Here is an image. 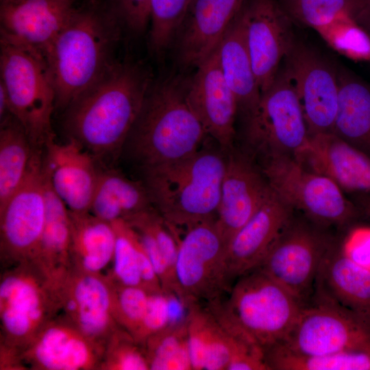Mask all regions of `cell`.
Masks as SVG:
<instances>
[{
    "label": "cell",
    "mask_w": 370,
    "mask_h": 370,
    "mask_svg": "<svg viewBox=\"0 0 370 370\" xmlns=\"http://www.w3.org/2000/svg\"><path fill=\"white\" fill-rule=\"evenodd\" d=\"M153 82L141 63L117 60L66 109L64 128L97 160L121 151Z\"/></svg>",
    "instance_id": "1"
},
{
    "label": "cell",
    "mask_w": 370,
    "mask_h": 370,
    "mask_svg": "<svg viewBox=\"0 0 370 370\" xmlns=\"http://www.w3.org/2000/svg\"><path fill=\"white\" fill-rule=\"evenodd\" d=\"M121 21L106 2L75 7L45 52L56 91V108L65 110L116 60Z\"/></svg>",
    "instance_id": "2"
},
{
    "label": "cell",
    "mask_w": 370,
    "mask_h": 370,
    "mask_svg": "<svg viewBox=\"0 0 370 370\" xmlns=\"http://www.w3.org/2000/svg\"><path fill=\"white\" fill-rule=\"evenodd\" d=\"M188 80L152 82L121 154L142 172L184 159L209 138L186 97Z\"/></svg>",
    "instance_id": "3"
},
{
    "label": "cell",
    "mask_w": 370,
    "mask_h": 370,
    "mask_svg": "<svg viewBox=\"0 0 370 370\" xmlns=\"http://www.w3.org/2000/svg\"><path fill=\"white\" fill-rule=\"evenodd\" d=\"M208 139L184 159L140 172L153 207L177 230L216 219L226 153Z\"/></svg>",
    "instance_id": "4"
},
{
    "label": "cell",
    "mask_w": 370,
    "mask_h": 370,
    "mask_svg": "<svg viewBox=\"0 0 370 370\" xmlns=\"http://www.w3.org/2000/svg\"><path fill=\"white\" fill-rule=\"evenodd\" d=\"M306 304L256 269L235 281L227 298L206 306L229 331L265 352L285 340Z\"/></svg>",
    "instance_id": "5"
},
{
    "label": "cell",
    "mask_w": 370,
    "mask_h": 370,
    "mask_svg": "<svg viewBox=\"0 0 370 370\" xmlns=\"http://www.w3.org/2000/svg\"><path fill=\"white\" fill-rule=\"evenodd\" d=\"M1 81L11 114L32 146L42 150L54 134L51 118L56 91L44 52L1 31Z\"/></svg>",
    "instance_id": "6"
},
{
    "label": "cell",
    "mask_w": 370,
    "mask_h": 370,
    "mask_svg": "<svg viewBox=\"0 0 370 370\" xmlns=\"http://www.w3.org/2000/svg\"><path fill=\"white\" fill-rule=\"evenodd\" d=\"M59 312L53 281L35 262L2 269L0 346L21 353Z\"/></svg>",
    "instance_id": "7"
},
{
    "label": "cell",
    "mask_w": 370,
    "mask_h": 370,
    "mask_svg": "<svg viewBox=\"0 0 370 370\" xmlns=\"http://www.w3.org/2000/svg\"><path fill=\"white\" fill-rule=\"evenodd\" d=\"M247 149L259 161L280 156L295 158L309 139L301 106L285 68L261 93L257 110L243 127Z\"/></svg>",
    "instance_id": "8"
},
{
    "label": "cell",
    "mask_w": 370,
    "mask_h": 370,
    "mask_svg": "<svg viewBox=\"0 0 370 370\" xmlns=\"http://www.w3.org/2000/svg\"><path fill=\"white\" fill-rule=\"evenodd\" d=\"M259 166L273 193L317 225L343 226L355 217L354 207L335 182L295 158L271 157Z\"/></svg>",
    "instance_id": "9"
},
{
    "label": "cell",
    "mask_w": 370,
    "mask_h": 370,
    "mask_svg": "<svg viewBox=\"0 0 370 370\" xmlns=\"http://www.w3.org/2000/svg\"><path fill=\"white\" fill-rule=\"evenodd\" d=\"M227 243L215 219L185 230L179 238L175 266L177 299L185 308L190 304L217 302L229 291L226 267Z\"/></svg>",
    "instance_id": "10"
},
{
    "label": "cell",
    "mask_w": 370,
    "mask_h": 370,
    "mask_svg": "<svg viewBox=\"0 0 370 370\" xmlns=\"http://www.w3.org/2000/svg\"><path fill=\"white\" fill-rule=\"evenodd\" d=\"M280 344L303 355L347 351L370 352V320L334 301L315 293Z\"/></svg>",
    "instance_id": "11"
},
{
    "label": "cell",
    "mask_w": 370,
    "mask_h": 370,
    "mask_svg": "<svg viewBox=\"0 0 370 370\" xmlns=\"http://www.w3.org/2000/svg\"><path fill=\"white\" fill-rule=\"evenodd\" d=\"M334 242L317 225L293 217L257 269L307 304L321 262Z\"/></svg>",
    "instance_id": "12"
},
{
    "label": "cell",
    "mask_w": 370,
    "mask_h": 370,
    "mask_svg": "<svg viewBox=\"0 0 370 370\" xmlns=\"http://www.w3.org/2000/svg\"><path fill=\"white\" fill-rule=\"evenodd\" d=\"M45 216L42 150L36 149L24 182L0 207V254L3 269L32 260L42 236Z\"/></svg>",
    "instance_id": "13"
},
{
    "label": "cell",
    "mask_w": 370,
    "mask_h": 370,
    "mask_svg": "<svg viewBox=\"0 0 370 370\" xmlns=\"http://www.w3.org/2000/svg\"><path fill=\"white\" fill-rule=\"evenodd\" d=\"M59 314L90 340L105 347L120 326L113 312V290L103 273H92L71 267L54 279Z\"/></svg>",
    "instance_id": "14"
},
{
    "label": "cell",
    "mask_w": 370,
    "mask_h": 370,
    "mask_svg": "<svg viewBox=\"0 0 370 370\" xmlns=\"http://www.w3.org/2000/svg\"><path fill=\"white\" fill-rule=\"evenodd\" d=\"M284 59L309 136L332 133L338 105L337 69L296 40Z\"/></svg>",
    "instance_id": "15"
},
{
    "label": "cell",
    "mask_w": 370,
    "mask_h": 370,
    "mask_svg": "<svg viewBox=\"0 0 370 370\" xmlns=\"http://www.w3.org/2000/svg\"><path fill=\"white\" fill-rule=\"evenodd\" d=\"M240 16L253 71L262 93L274 82L295 39L291 18L278 0H247Z\"/></svg>",
    "instance_id": "16"
},
{
    "label": "cell",
    "mask_w": 370,
    "mask_h": 370,
    "mask_svg": "<svg viewBox=\"0 0 370 370\" xmlns=\"http://www.w3.org/2000/svg\"><path fill=\"white\" fill-rule=\"evenodd\" d=\"M270 190L260 166L249 153L235 147L226 152L215 223L227 245Z\"/></svg>",
    "instance_id": "17"
},
{
    "label": "cell",
    "mask_w": 370,
    "mask_h": 370,
    "mask_svg": "<svg viewBox=\"0 0 370 370\" xmlns=\"http://www.w3.org/2000/svg\"><path fill=\"white\" fill-rule=\"evenodd\" d=\"M196 68L188 79V102L208 137L226 153L234 147L238 108L221 71L217 49Z\"/></svg>",
    "instance_id": "18"
},
{
    "label": "cell",
    "mask_w": 370,
    "mask_h": 370,
    "mask_svg": "<svg viewBox=\"0 0 370 370\" xmlns=\"http://www.w3.org/2000/svg\"><path fill=\"white\" fill-rule=\"evenodd\" d=\"M104 348L58 314L21 352L25 369L99 370Z\"/></svg>",
    "instance_id": "19"
},
{
    "label": "cell",
    "mask_w": 370,
    "mask_h": 370,
    "mask_svg": "<svg viewBox=\"0 0 370 370\" xmlns=\"http://www.w3.org/2000/svg\"><path fill=\"white\" fill-rule=\"evenodd\" d=\"M293 209L271 189L254 214L228 243L226 267L230 285L259 267L293 217Z\"/></svg>",
    "instance_id": "20"
},
{
    "label": "cell",
    "mask_w": 370,
    "mask_h": 370,
    "mask_svg": "<svg viewBox=\"0 0 370 370\" xmlns=\"http://www.w3.org/2000/svg\"><path fill=\"white\" fill-rule=\"evenodd\" d=\"M44 149L43 164L53 191L69 211L90 212L101 169L97 160L70 139L58 143L53 137Z\"/></svg>",
    "instance_id": "21"
},
{
    "label": "cell",
    "mask_w": 370,
    "mask_h": 370,
    "mask_svg": "<svg viewBox=\"0 0 370 370\" xmlns=\"http://www.w3.org/2000/svg\"><path fill=\"white\" fill-rule=\"evenodd\" d=\"M247 0H191L175 42L179 64L197 67L217 49Z\"/></svg>",
    "instance_id": "22"
},
{
    "label": "cell",
    "mask_w": 370,
    "mask_h": 370,
    "mask_svg": "<svg viewBox=\"0 0 370 370\" xmlns=\"http://www.w3.org/2000/svg\"><path fill=\"white\" fill-rule=\"evenodd\" d=\"M295 158L343 190L370 193V156L333 133L309 136Z\"/></svg>",
    "instance_id": "23"
},
{
    "label": "cell",
    "mask_w": 370,
    "mask_h": 370,
    "mask_svg": "<svg viewBox=\"0 0 370 370\" xmlns=\"http://www.w3.org/2000/svg\"><path fill=\"white\" fill-rule=\"evenodd\" d=\"M74 4L75 0H0L1 31L45 54Z\"/></svg>",
    "instance_id": "24"
},
{
    "label": "cell",
    "mask_w": 370,
    "mask_h": 370,
    "mask_svg": "<svg viewBox=\"0 0 370 370\" xmlns=\"http://www.w3.org/2000/svg\"><path fill=\"white\" fill-rule=\"evenodd\" d=\"M186 308L193 370H227L239 350L255 345L229 331L206 306L193 304Z\"/></svg>",
    "instance_id": "25"
},
{
    "label": "cell",
    "mask_w": 370,
    "mask_h": 370,
    "mask_svg": "<svg viewBox=\"0 0 370 370\" xmlns=\"http://www.w3.org/2000/svg\"><path fill=\"white\" fill-rule=\"evenodd\" d=\"M314 289L370 320V271L349 258L335 241L321 262Z\"/></svg>",
    "instance_id": "26"
},
{
    "label": "cell",
    "mask_w": 370,
    "mask_h": 370,
    "mask_svg": "<svg viewBox=\"0 0 370 370\" xmlns=\"http://www.w3.org/2000/svg\"><path fill=\"white\" fill-rule=\"evenodd\" d=\"M217 51L223 77L236 101L237 116L244 127L255 114L261 92L253 71L240 13L220 41Z\"/></svg>",
    "instance_id": "27"
},
{
    "label": "cell",
    "mask_w": 370,
    "mask_h": 370,
    "mask_svg": "<svg viewBox=\"0 0 370 370\" xmlns=\"http://www.w3.org/2000/svg\"><path fill=\"white\" fill-rule=\"evenodd\" d=\"M338 105L332 133L370 156V86L337 69Z\"/></svg>",
    "instance_id": "28"
},
{
    "label": "cell",
    "mask_w": 370,
    "mask_h": 370,
    "mask_svg": "<svg viewBox=\"0 0 370 370\" xmlns=\"http://www.w3.org/2000/svg\"><path fill=\"white\" fill-rule=\"evenodd\" d=\"M71 267L92 273H102L112 263L116 243L112 223L90 212L69 211Z\"/></svg>",
    "instance_id": "29"
},
{
    "label": "cell",
    "mask_w": 370,
    "mask_h": 370,
    "mask_svg": "<svg viewBox=\"0 0 370 370\" xmlns=\"http://www.w3.org/2000/svg\"><path fill=\"white\" fill-rule=\"evenodd\" d=\"M44 169L45 221L38 249L31 261L54 280L71 267V221L69 209L52 189L45 166Z\"/></svg>",
    "instance_id": "30"
},
{
    "label": "cell",
    "mask_w": 370,
    "mask_h": 370,
    "mask_svg": "<svg viewBox=\"0 0 370 370\" xmlns=\"http://www.w3.org/2000/svg\"><path fill=\"white\" fill-rule=\"evenodd\" d=\"M152 207L142 180H132L114 169H100L90 208L92 214L112 223Z\"/></svg>",
    "instance_id": "31"
},
{
    "label": "cell",
    "mask_w": 370,
    "mask_h": 370,
    "mask_svg": "<svg viewBox=\"0 0 370 370\" xmlns=\"http://www.w3.org/2000/svg\"><path fill=\"white\" fill-rule=\"evenodd\" d=\"M36 150L13 116L1 121L0 207L24 182Z\"/></svg>",
    "instance_id": "32"
},
{
    "label": "cell",
    "mask_w": 370,
    "mask_h": 370,
    "mask_svg": "<svg viewBox=\"0 0 370 370\" xmlns=\"http://www.w3.org/2000/svg\"><path fill=\"white\" fill-rule=\"evenodd\" d=\"M269 370H370V352L347 351L303 355L277 345L265 352Z\"/></svg>",
    "instance_id": "33"
},
{
    "label": "cell",
    "mask_w": 370,
    "mask_h": 370,
    "mask_svg": "<svg viewBox=\"0 0 370 370\" xmlns=\"http://www.w3.org/2000/svg\"><path fill=\"white\" fill-rule=\"evenodd\" d=\"M142 345L149 370H193L185 317L171 322Z\"/></svg>",
    "instance_id": "34"
},
{
    "label": "cell",
    "mask_w": 370,
    "mask_h": 370,
    "mask_svg": "<svg viewBox=\"0 0 370 370\" xmlns=\"http://www.w3.org/2000/svg\"><path fill=\"white\" fill-rule=\"evenodd\" d=\"M112 223L116 243L112 269L106 275L117 284L143 287L139 265L141 240L126 221L119 219Z\"/></svg>",
    "instance_id": "35"
},
{
    "label": "cell",
    "mask_w": 370,
    "mask_h": 370,
    "mask_svg": "<svg viewBox=\"0 0 370 370\" xmlns=\"http://www.w3.org/2000/svg\"><path fill=\"white\" fill-rule=\"evenodd\" d=\"M191 0H150L149 45L163 53L175 42Z\"/></svg>",
    "instance_id": "36"
},
{
    "label": "cell",
    "mask_w": 370,
    "mask_h": 370,
    "mask_svg": "<svg viewBox=\"0 0 370 370\" xmlns=\"http://www.w3.org/2000/svg\"><path fill=\"white\" fill-rule=\"evenodd\" d=\"M353 1L354 0H279L291 18L311 27L318 32L339 21L352 19L350 12Z\"/></svg>",
    "instance_id": "37"
},
{
    "label": "cell",
    "mask_w": 370,
    "mask_h": 370,
    "mask_svg": "<svg viewBox=\"0 0 370 370\" xmlns=\"http://www.w3.org/2000/svg\"><path fill=\"white\" fill-rule=\"evenodd\" d=\"M99 370H149L141 343L119 327L108 340Z\"/></svg>",
    "instance_id": "38"
},
{
    "label": "cell",
    "mask_w": 370,
    "mask_h": 370,
    "mask_svg": "<svg viewBox=\"0 0 370 370\" xmlns=\"http://www.w3.org/2000/svg\"><path fill=\"white\" fill-rule=\"evenodd\" d=\"M110 280L114 318L121 328L133 336L144 318L151 293L141 286H125Z\"/></svg>",
    "instance_id": "39"
},
{
    "label": "cell",
    "mask_w": 370,
    "mask_h": 370,
    "mask_svg": "<svg viewBox=\"0 0 370 370\" xmlns=\"http://www.w3.org/2000/svg\"><path fill=\"white\" fill-rule=\"evenodd\" d=\"M319 33L346 56L370 62V38L352 19L339 21Z\"/></svg>",
    "instance_id": "40"
},
{
    "label": "cell",
    "mask_w": 370,
    "mask_h": 370,
    "mask_svg": "<svg viewBox=\"0 0 370 370\" xmlns=\"http://www.w3.org/2000/svg\"><path fill=\"white\" fill-rule=\"evenodd\" d=\"M169 295L164 292L151 293L144 318L132 336L143 343L151 335L166 327L171 321Z\"/></svg>",
    "instance_id": "41"
},
{
    "label": "cell",
    "mask_w": 370,
    "mask_h": 370,
    "mask_svg": "<svg viewBox=\"0 0 370 370\" xmlns=\"http://www.w3.org/2000/svg\"><path fill=\"white\" fill-rule=\"evenodd\" d=\"M106 3L122 23L135 33L143 32L150 21V0H107Z\"/></svg>",
    "instance_id": "42"
},
{
    "label": "cell",
    "mask_w": 370,
    "mask_h": 370,
    "mask_svg": "<svg viewBox=\"0 0 370 370\" xmlns=\"http://www.w3.org/2000/svg\"><path fill=\"white\" fill-rule=\"evenodd\" d=\"M340 246L349 258L370 271V227L351 230Z\"/></svg>",
    "instance_id": "43"
},
{
    "label": "cell",
    "mask_w": 370,
    "mask_h": 370,
    "mask_svg": "<svg viewBox=\"0 0 370 370\" xmlns=\"http://www.w3.org/2000/svg\"><path fill=\"white\" fill-rule=\"evenodd\" d=\"M350 17L370 38V0H354Z\"/></svg>",
    "instance_id": "44"
},
{
    "label": "cell",
    "mask_w": 370,
    "mask_h": 370,
    "mask_svg": "<svg viewBox=\"0 0 370 370\" xmlns=\"http://www.w3.org/2000/svg\"><path fill=\"white\" fill-rule=\"evenodd\" d=\"M363 208L365 213L370 217V199H367L363 203Z\"/></svg>",
    "instance_id": "45"
}]
</instances>
